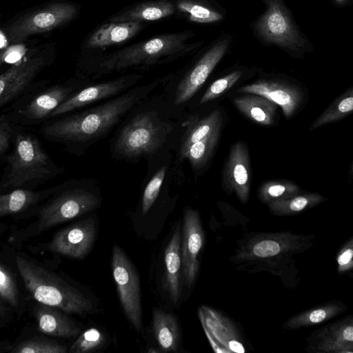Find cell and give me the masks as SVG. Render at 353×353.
<instances>
[{
  "label": "cell",
  "instance_id": "cell-29",
  "mask_svg": "<svg viewBox=\"0 0 353 353\" xmlns=\"http://www.w3.org/2000/svg\"><path fill=\"white\" fill-rule=\"evenodd\" d=\"M301 192L299 185L288 180H272L265 182L259 189V196L265 201H281Z\"/></svg>",
  "mask_w": 353,
  "mask_h": 353
},
{
  "label": "cell",
  "instance_id": "cell-16",
  "mask_svg": "<svg viewBox=\"0 0 353 353\" xmlns=\"http://www.w3.org/2000/svg\"><path fill=\"white\" fill-rule=\"evenodd\" d=\"M203 243L198 214L190 208L184 210L183 225L181 239V265L185 283L190 286L197 271V256Z\"/></svg>",
  "mask_w": 353,
  "mask_h": 353
},
{
  "label": "cell",
  "instance_id": "cell-32",
  "mask_svg": "<svg viewBox=\"0 0 353 353\" xmlns=\"http://www.w3.org/2000/svg\"><path fill=\"white\" fill-rule=\"evenodd\" d=\"M176 6L181 12L188 14L192 21L211 23L222 19L221 14L205 6L189 0H179Z\"/></svg>",
  "mask_w": 353,
  "mask_h": 353
},
{
  "label": "cell",
  "instance_id": "cell-12",
  "mask_svg": "<svg viewBox=\"0 0 353 353\" xmlns=\"http://www.w3.org/2000/svg\"><path fill=\"white\" fill-rule=\"evenodd\" d=\"M241 93L261 95L279 106L285 117H293L303 103V90L296 84L279 79H259L238 89Z\"/></svg>",
  "mask_w": 353,
  "mask_h": 353
},
{
  "label": "cell",
  "instance_id": "cell-34",
  "mask_svg": "<svg viewBox=\"0 0 353 353\" xmlns=\"http://www.w3.org/2000/svg\"><path fill=\"white\" fill-rule=\"evenodd\" d=\"M323 200V196L318 194H306L293 196L281 201H274L271 207L280 212H299L308 206L315 205Z\"/></svg>",
  "mask_w": 353,
  "mask_h": 353
},
{
  "label": "cell",
  "instance_id": "cell-4",
  "mask_svg": "<svg viewBox=\"0 0 353 353\" xmlns=\"http://www.w3.org/2000/svg\"><path fill=\"white\" fill-rule=\"evenodd\" d=\"M16 265L26 289L37 302L69 314L83 315L92 310V301L81 292L32 259L17 255Z\"/></svg>",
  "mask_w": 353,
  "mask_h": 353
},
{
  "label": "cell",
  "instance_id": "cell-39",
  "mask_svg": "<svg viewBox=\"0 0 353 353\" xmlns=\"http://www.w3.org/2000/svg\"><path fill=\"white\" fill-rule=\"evenodd\" d=\"M353 256V251L352 249H347L345 250L338 259V262L341 265L348 263Z\"/></svg>",
  "mask_w": 353,
  "mask_h": 353
},
{
  "label": "cell",
  "instance_id": "cell-5",
  "mask_svg": "<svg viewBox=\"0 0 353 353\" xmlns=\"http://www.w3.org/2000/svg\"><path fill=\"white\" fill-rule=\"evenodd\" d=\"M172 125L154 110L140 112L121 129L112 145L119 159L135 160L159 152L168 141Z\"/></svg>",
  "mask_w": 353,
  "mask_h": 353
},
{
  "label": "cell",
  "instance_id": "cell-23",
  "mask_svg": "<svg viewBox=\"0 0 353 353\" xmlns=\"http://www.w3.org/2000/svg\"><path fill=\"white\" fill-rule=\"evenodd\" d=\"M141 27V21L112 22L105 24L90 37L87 46L97 48L123 42L135 35Z\"/></svg>",
  "mask_w": 353,
  "mask_h": 353
},
{
  "label": "cell",
  "instance_id": "cell-19",
  "mask_svg": "<svg viewBox=\"0 0 353 353\" xmlns=\"http://www.w3.org/2000/svg\"><path fill=\"white\" fill-rule=\"evenodd\" d=\"M222 124V112L219 109L209 112L202 118L194 117L190 119L180 140L178 161L182 163L187 150L194 143L221 129Z\"/></svg>",
  "mask_w": 353,
  "mask_h": 353
},
{
  "label": "cell",
  "instance_id": "cell-6",
  "mask_svg": "<svg viewBox=\"0 0 353 353\" xmlns=\"http://www.w3.org/2000/svg\"><path fill=\"white\" fill-rule=\"evenodd\" d=\"M185 32L161 35L118 51L98 65L95 74L102 75L137 65L157 63L163 58L179 55L185 50Z\"/></svg>",
  "mask_w": 353,
  "mask_h": 353
},
{
  "label": "cell",
  "instance_id": "cell-36",
  "mask_svg": "<svg viewBox=\"0 0 353 353\" xmlns=\"http://www.w3.org/2000/svg\"><path fill=\"white\" fill-rule=\"evenodd\" d=\"M16 131L15 124L8 115L0 116V156L10 146Z\"/></svg>",
  "mask_w": 353,
  "mask_h": 353
},
{
  "label": "cell",
  "instance_id": "cell-2",
  "mask_svg": "<svg viewBox=\"0 0 353 353\" xmlns=\"http://www.w3.org/2000/svg\"><path fill=\"white\" fill-rule=\"evenodd\" d=\"M12 143L13 150L7 157L0 181V194L19 188L32 190L64 171L33 134L16 129Z\"/></svg>",
  "mask_w": 353,
  "mask_h": 353
},
{
  "label": "cell",
  "instance_id": "cell-43",
  "mask_svg": "<svg viewBox=\"0 0 353 353\" xmlns=\"http://www.w3.org/2000/svg\"><path fill=\"white\" fill-rule=\"evenodd\" d=\"M10 53V49H6L0 51V65L6 60Z\"/></svg>",
  "mask_w": 353,
  "mask_h": 353
},
{
  "label": "cell",
  "instance_id": "cell-38",
  "mask_svg": "<svg viewBox=\"0 0 353 353\" xmlns=\"http://www.w3.org/2000/svg\"><path fill=\"white\" fill-rule=\"evenodd\" d=\"M327 316V312L325 310L318 309L313 311L309 316V321L313 323H317L323 321Z\"/></svg>",
  "mask_w": 353,
  "mask_h": 353
},
{
  "label": "cell",
  "instance_id": "cell-33",
  "mask_svg": "<svg viewBox=\"0 0 353 353\" xmlns=\"http://www.w3.org/2000/svg\"><path fill=\"white\" fill-rule=\"evenodd\" d=\"M0 296L14 309L20 306L18 285L11 272L0 263Z\"/></svg>",
  "mask_w": 353,
  "mask_h": 353
},
{
  "label": "cell",
  "instance_id": "cell-25",
  "mask_svg": "<svg viewBox=\"0 0 353 353\" xmlns=\"http://www.w3.org/2000/svg\"><path fill=\"white\" fill-rule=\"evenodd\" d=\"M174 5L169 1L161 0L141 3L111 19V22L154 21L173 14Z\"/></svg>",
  "mask_w": 353,
  "mask_h": 353
},
{
  "label": "cell",
  "instance_id": "cell-28",
  "mask_svg": "<svg viewBox=\"0 0 353 353\" xmlns=\"http://www.w3.org/2000/svg\"><path fill=\"white\" fill-rule=\"evenodd\" d=\"M353 110V90L350 88L336 99L322 114L312 123L309 130H315L324 125L346 117Z\"/></svg>",
  "mask_w": 353,
  "mask_h": 353
},
{
  "label": "cell",
  "instance_id": "cell-30",
  "mask_svg": "<svg viewBox=\"0 0 353 353\" xmlns=\"http://www.w3.org/2000/svg\"><path fill=\"white\" fill-rule=\"evenodd\" d=\"M168 163L161 165L148 181L141 198V211L145 215L157 201L166 178Z\"/></svg>",
  "mask_w": 353,
  "mask_h": 353
},
{
  "label": "cell",
  "instance_id": "cell-10",
  "mask_svg": "<svg viewBox=\"0 0 353 353\" xmlns=\"http://www.w3.org/2000/svg\"><path fill=\"white\" fill-rule=\"evenodd\" d=\"M95 221L88 218L58 230L45 245V250L76 259H84L95 241Z\"/></svg>",
  "mask_w": 353,
  "mask_h": 353
},
{
  "label": "cell",
  "instance_id": "cell-41",
  "mask_svg": "<svg viewBox=\"0 0 353 353\" xmlns=\"http://www.w3.org/2000/svg\"><path fill=\"white\" fill-rule=\"evenodd\" d=\"M343 338L349 341H353V327L352 326L347 327L343 332Z\"/></svg>",
  "mask_w": 353,
  "mask_h": 353
},
{
  "label": "cell",
  "instance_id": "cell-35",
  "mask_svg": "<svg viewBox=\"0 0 353 353\" xmlns=\"http://www.w3.org/2000/svg\"><path fill=\"white\" fill-rule=\"evenodd\" d=\"M241 76L242 72L237 70L216 79L207 88L199 103L203 105L220 97L235 85Z\"/></svg>",
  "mask_w": 353,
  "mask_h": 353
},
{
  "label": "cell",
  "instance_id": "cell-44",
  "mask_svg": "<svg viewBox=\"0 0 353 353\" xmlns=\"http://www.w3.org/2000/svg\"><path fill=\"white\" fill-rule=\"evenodd\" d=\"M344 0H336V2L338 3H341L342 1H343Z\"/></svg>",
  "mask_w": 353,
  "mask_h": 353
},
{
  "label": "cell",
  "instance_id": "cell-7",
  "mask_svg": "<svg viewBox=\"0 0 353 353\" xmlns=\"http://www.w3.org/2000/svg\"><path fill=\"white\" fill-rule=\"evenodd\" d=\"M112 269L119 299L123 312L137 332L143 330L140 279L137 271L124 251L112 248Z\"/></svg>",
  "mask_w": 353,
  "mask_h": 353
},
{
  "label": "cell",
  "instance_id": "cell-20",
  "mask_svg": "<svg viewBox=\"0 0 353 353\" xmlns=\"http://www.w3.org/2000/svg\"><path fill=\"white\" fill-rule=\"evenodd\" d=\"M236 97L232 102L236 109L253 122L261 125H271L276 119L277 105L256 94Z\"/></svg>",
  "mask_w": 353,
  "mask_h": 353
},
{
  "label": "cell",
  "instance_id": "cell-18",
  "mask_svg": "<svg viewBox=\"0 0 353 353\" xmlns=\"http://www.w3.org/2000/svg\"><path fill=\"white\" fill-rule=\"evenodd\" d=\"M33 314L40 332L47 335L74 338L81 333L80 328L61 310L37 302Z\"/></svg>",
  "mask_w": 353,
  "mask_h": 353
},
{
  "label": "cell",
  "instance_id": "cell-24",
  "mask_svg": "<svg viewBox=\"0 0 353 353\" xmlns=\"http://www.w3.org/2000/svg\"><path fill=\"white\" fill-rule=\"evenodd\" d=\"M152 330L159 348L165 352L178 351L180 330L176 318L170 313L154 310Z\"/></svg>",
  "mask_w": 353,
  "mask_h": 353
},
{
  "label": "cell",
  "instance_id": "cell-1",
  "mask_svg": "<svg viewBox=\"0 0 353 353\" xmlns=\"http://www.w3.org/2000/svg\"><path fill=\"white\" fill-rule=\"evenodd\" d=\"M159 84V81H155L130 88L94 107L48 122L40 132L46 139L61 143L69 152L80 156L107 136Z\"/></svg>",
  "mask_w": 353,
  "mask_h": 353
},
{
  "label": "cell",
  "instance_id": "cell-3",
  "mask_svg": "<svg viewBox=\"0 0 353 353\" xmlns=\"http://www.w3.org/2000/svg\"><path fill=\"white\" fill-rule=\"evenodd\" d=\"M90 180H72L56 186L52 197L40 209L37 219L15 232L25 240L86 214L98 207L100 197Z\"/></svg>",
  "mask_w": 353,
  "mask_h": 353
},
{
  "label": "cell",
  "instance_id": "cell-15",
  "mask_svg": "<svg viewBox=\"0 0 353 353\" xmlns=\"http://www.w3.org/2000/svg\"><path fill=\"white\" fill-rule=\"evenodd\" d=\"M44 65V58L36 57L16 63L0 74V108L21 94Z\"/></svg>",
  "mask_w": 353,
  "mask_h": 353
},
{
  "label": "cell",
  "instance_id": "cell-27",
  "mask_svg": "<svg viewBox=\"0 0 353 353\" xmlns=\"http://www.w3.org/2000/svg\"><path fill=\"white\" fill-rule=\"evenodd\" d=\"M0 352L11 353H65L67 347L57 341L34 336L18 343L1 345Z\"/></svg>",
  "mask_w": 353,
  "mask_h": 353
},
{
  "label": "cell",
  "instance_id": "cell-26",
  "mask_svg": "<svg viewBox=\"0 0 353 353\" xmlns=\"http://www.w3.org/2000/svg\"><path fill=\"white\" fill-rule=\"evenodd\" d=\"M218 130L194 143L187 150L184 159H188L194 172L203 170L209 163L221 136Z\"/></svg>",
  "mask_w": 353,
  "mask_h": 353
},
{
  "label": "cell",
  "instance_id": "cell-9",
  "mask_svg": "<svg viewBox=\"0 0 353 353\" xmlns=\"http://www.w3.org/2000/svg\"><path fill=\"white\" fill-rule=\"evenodd\" d=\"M77 13L74 6L54 3L30 12L13 23L8 30L11 42L20 43L27 37L52 30L68 22Z\"/></svg>",
  "mask_w": 353,
  "mask_h": 353
},
{
  "label": "cell",
  "instance_id": "cell-11",
  "mask_svg": "<svg viewBox=\"0 0 353 353\" xmlns=\"http://www.w3.org/2000/svg\"><path fill=\"white\" fill-rule=\"evenodd\" d=\"M137 75L121 77L112 81L84 86L61 103L51 114L56 117L90 104L105 101L130 90L139 79Z\"/></svg>",
  "mask_w": 353,
  "mask_h": 353
},
{
  "label": "cell",
  "instance_id": "cell-22",
  "mask_svg": "<svg viewBox=\"0 0 353 353\" xmlns=\"http://www.w3.org/2000/svg\"><path fill=\"white\" fill-rule=\"evenodd\" d=\"M55 187L41 191L15 189L0 194V217L22 212L50 196Z\"/></svg>",
  "mask_w": 353,
  "mask_h": 353
},
{
  "label": "cell",
  "instance_id": "cell-42",
  "mask_svg": "<svg viewBox=\"0 0 353 353\" xmlns=\"http://www.w3.org/2000/svg\"><path fill=\"white\" fill-rule=\"evenodd\" d=\"M8 307L5 305V301L0 296V318L6 317Z\"/></svg>",
  "mask_w": 353,
  "mask_h": 353
},
{
  "label": "cell",
  "instance_id": "cell-21",
  "mask_svg": "<svg viewBox=\"0 0 353 353\" xmlns=\"http://www.w3.org/2000/svg\"><path fill=\"white\" fill-rule=\"evenodd\" d=\"M181 228L178 225L164 252L165 285L173 304H176L181 296Z\"/></svg>",
  "mask_w": 353,
  "mask_h": 353
},
{
  "label": "cell",
  "instance_id": "cell-17",
  "mask_svg": "<svg viewBox=\"0 0 353 353\" xmlns=\"http://www.w3.org/2000/svg\"><path fill=\"white\" fill-rule=\"evenodd\" d=\"M257 28L270 41L287 46L298 43L297 34L276 1L270 2L267 12L257 23Z\"/></svg>",
  "mask_w": 353,
  "mask_h": 353
},
{
  "label": "cell",
  "instance_id": "cell-14",
  "mask_svg": "<svg viewBox=\"0 0 353 353\" xmlns=\"http://www.w3.org/2000/svg\"><path fill=\"white\" fill-rule=\"evenodd\" d=\"M249 150L244 141H239L231 145L225 163L222 182L229 190L236 192L242 200L249 195L251 172Z\"/></svg>",
  "mask_w": 353,
  "mask_h": 353
},
{
  "label": "cell",
  "instance_id": "cell-8",
  "mask_svg": "<svg viewBox=\"0 0 353 353\" xmlns=\"http://www.w3.org/2000/svg\"><path fill=\"white\" fill-rule=\"evenodd\" d=\"M84 86L55 85L27 96L8 115L15 124L34 125L50 118L52 112L65 100Z\"/></svg>",
  "mask_w": 353,
  "mask_h": 353
},
{
  "label": "cell",
  "instance_id": "cell-31",
  "mask_svg": "<svg viewBox=\"0 0 353 353\" xmlns=\"http://www.w3.org/2000/svg\"><path fill=\"white\" fill-rule=\"evenodd\" d=\"M106 343L103 332L96 328H90L81 333L71 345L70 353H88L98 350Z\"/></svg>",
  "mask_w": 353,
  "mask_h": 353
},
{
  "label": "cell",
  "instance_id": "cell-37",
  "mask_svg": "<svg viewBox=\"0 0 353 353\" xmlns=\"http://www.w3.org/2000/svg\"><path fill=\"white\" fill-rule=\"evenodd\" d=\"M280 251V246L274 241H263L254 247L253 252L255 255L260 257H268L277 254Z\"/></svg>",
  "mask_w": 353,
  "mask_h": 353
},
{
  "label": "cell",
  "instance_id": "cell-13",
  "mask_svg": "<svg viewBox=\"0 0 353 353\" xmlns=\"http://www.w3.org/2000/svg\"><path fill=\"white\" fill-rule=\"evenodd\" d=\"M227 48L226 40L216 43L184 75L175 88L173 101L175 106L186 103L194 96L221 59Z\"/></svg>",
  "mask_w": 353,
  "mask_h": 353
},
{
  "label": "cell",
  "instance_id": "cell-40",
  "mask_svg": "<svg viewBox=\"0 0 353 353\" xmlns=\"http://www.w3.org/2000/svg\"><path fill=\"white\" fill-rule=\"evenodd\" d=\"M229 347L230 350L237 353H243L245 352L243 346L236 341H230L229 342Z\"/></svg>",
  "mask_w": 353,
  "mask_h": 353
}]
</instances>
